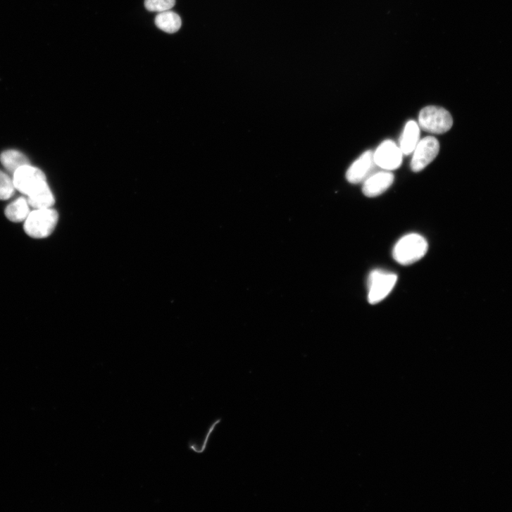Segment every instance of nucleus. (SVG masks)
I'll list each match as a JSON object with an SVG mask.
<instances>
[{
	"mask_svg": "<svg viewBox=\"0 0 512 512\" xmlns=\"http://www.w3.org/2000/svg\"><path fill=\"white\" fill-rule=\"evenodd\" d=\"M426 239L418 234H410L402 237L393 250L394 260L401 265L409 266L420 260L427 252Z\"/></svg>",
	"mask_w": 512,
	"mask_h": 512,
	"instance_id": "f03ea898",
	"label": "nucleus"
},
{
	"mask_svg": "<svg viewBox=\"0 0 512 512\" xmlns=\"http://www.w3.org/2000/svg\"><path fill=\"white\" fill-rule=\"evenodd\" d=\"M155 23L160 30L173 34L181 28L182 20L179 15L168 11L159 13L156 18Z\"/></svg>",
	"mask_w": 512,
	"mask_h": 512,
	"instance_id": "4468645a",
	"label": "nucleus"
},
{
	"mask_svg": "<svg viewBox=\"0 0 512 512\" xmlns=\"http://www.w3.org/2000/svg\"><path fill=\"white\" fill-rule=\"evenodd\" d=\"M0 162L12 174H14L19 168L30 165V162L26 156L15 150L4 152L0 156Z\"/></svg>",
	"mask_w": 512,
	"mask_h": 512,
	"instance_id": "ddd939ff",
	"label": "nucleus"
},
{
	"mask_svg": "<svg viewBox=\"0 0 512 512\" xmlns=\"http://www.w3.org/2000/svg\"><path fill=\"white\" fill-rule=\"evenodd\" d=\"M16 188L13 179L0 170V200H8L14 196Z\"/></svg>",
	"mask_w": 512,
	"mask_h": 512,
	"instance_id": "2eb2a0df",
	"label": "nucleus"
},
{
	"mask_svg": "<svg viewBox=\"0 0 512 512\" xmlns=\"http://www.w3.org/2000/svg\"><path fill=\"white\" fill-rule=\"evenodd\" d=\"M27 196L30 207L34 209L51 208L55 203L46 180L38 185Z\"/></svg>",
	"mask_w": 512,
	"mask_h": 512,
	"instance_id": "9d476101",
	"label": "nucleus"
},
{
	"mask_svg": "<svg viewBox=\"0 0 512 512\" xmlns=\"http://www.w3.org/2000/svg\"><path fill=\"white\" fill-rule=\"evenodd\" d=\"M420 138V127L416 122L413 120L408 121L404 130L400 141V149L405 156L411 154Z\"/></svg>",
	"mask_w": 512,
	"mask_h": 512,
	"instance_id": "9b49d317",
	"label": "nucleus"
},
{
	"mask_svg": "<svg viewBox=\"0 0 512 512\" xmlns=\"http://www.w3.org/2000/svg\"><path fill=\"white\" fill-rule=\"evenodd\" d=\"M375 164L371 151L363 153L348 169L346 180L351 184H358L370 177Z\"/></svg>",
	"mask_w": 512,
	"mask_h": 512,
	"instance_id": "6e6552de",
	"label": "nucleus"
},
{
	"mask_svg": "<svg viewBox=\"0 0 512 512\" xmlns=\"http://www.w3.org/2000/svg\"><path fill=\"white\" fill-rule=\"evenodd\" d=\"M30 206L27 199L20 197L6 208L5 213L10 221L18 223L26 220L30 213Z\"/></svg>",
	"mask_w": 512,
	"mask_h": 512,
	"instance_id": "f8f14e48",
	"label": "nucleus"
},
{
	"mask_svg": "<svg viewBox=\"0 0 512 512\" xmlns=\"http://www.w3.org/2000/svg\"><path fill=\"white\" fill-rule=\"evenodd\" d=\"M394 175L391 172H379L364 181L363 194L368 197H376L385 192L394 183Z\"/></svg>",
	"mask_w": 512,
	"mask_h": 512,
	"instance_id": "1a4fd4ad",
	"label": "nucleus"
},
{
	"mask_svg": "<svg viewBox=\"0 0 512 512\" xmlns=\"http://www.w3.org/2000/svg\"><path fill=\"white\" fill-rule=\"evenodd\" d=\"M403 152L397 144L390 139L383 142L374 154L375 164L387 171L399 168L402 164Z\"/></svg>",
	"mask_w": 512,
	"mask_h": 512,
	"instance_id": "423d86ee",
	"label": "nucleus"
},
{
	"mask_svg": "<svg viewBox=\"0 0 512 512\" xmlns=\"http://www.w3.org/2000/svg\"><path fill=\"white\" fill-rule=\"evenodd\" d=\"M418 123L420 128L425 132L444 134L451 129L454 119L451 113L443 108L427 106L420 112Z\"/></svg>",
	"mask_w": 512,
	"mask_h": 512,
	"instance_id": "7ed1b4c3",
	"label": "nucleus"
},
{
	"mask_svg": "<svg viewBox=\"0 0 512 512\" xmlns=\"http://www.w3.org/2000/svg\"><path fill=\"white\" fill-rule=\"evenodd\" d=\"M58 221L57 211L51 208L34 209L25 221V233L34 239H44L54 231Z\"/></svg>",
	"mask_w": 512,
	"mask_h": 512,
	"instance_id": "f257e3e1",
	"label": "nucleus"
},
{
	"mask_svg": "<svg viewBox=\"0 0 512 512\" xmlns=\"http://www.w3.org/2000/svg\"><path fill=\"white\" fill-rule=\"evenodd\" d=\"M440 151V144L432 136L425 137L418 143L413 151L411 163V170L418 173L424 170L437 156Z\"/></svg>",
	"mask_w": 512,
	"mask_h": 512,
	"instance_id": "39448f33",
	"label": "nucleus"
},
{
	"mask_svg": "<svg viewBox=\"0 0 512 512\" xmlns=\"http://www.w3.org/2000/svg\"><path fill=\"white\" fill-rule=\"evenodd\" d=\"M13 179L16 189L26 196L38 185L46 180L44 173L31 165L19 168L13 174Z\"/></svg>",
	"mask_w": 512,
	"mask_h": 512,
	"instance_id": "0eeeda50",
	"label": "nucleus"
},
{
	"mask_svg": "<svg viewBox=\"0 0 512 512\" xmlns=\"http://www.w3.org/2000/svg\"><path fill=\"white\" fill-rule=\"evenodd\" d=\"M175 4L176 0H145L144 6L150 12L161 13L170 11Z\"/></svg>",
	"mask_w": 512,
	"mask_h": 512,
	"instance_id": "dca6fc26",
	"label": "nucleus"
},
{
	"mask_svg": "<svg viewBox=\"0 0 512 512\" xmlns=\"http://www.w3.org/2000/svg\"><path fill=\"white\" fill-rule=\"evenodd\" d=\"M398 277L396 274L382 270H375L368 278V301L372 305L385 300L394 289Z\"/></svg>",
	"mask_w": 512,
	"mask_h": 512,
	"instance_id": "20e7f679",
	"label": "nucleus"
}]
</instances>
